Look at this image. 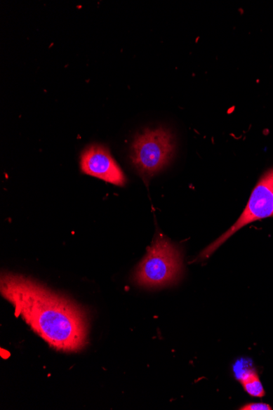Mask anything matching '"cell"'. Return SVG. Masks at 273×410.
I'll return each instance as SVG.
<instances>
[{"label":"cell","mask_w":273,"mask_h":410,"mask_svg":"<svg viewBox=\"0 0 273 410\" xmlns=\"http://www.w3.org/2000/svg\"><path fill=\"white\" fill-rule=\"evenodd\" d=\"M1 294L34 333L51 348L65 352L82 350L88 337L86 312L65 296L20 275L1 276Z\"/></svg>","instance_id":"obj_1"},{"label":"cell","mask_w":273,"mask_h":410,"mask_svg":"<svg viewBox=\"0 0 273 410\" xmlns=\"http://www.w3.org/2000/svg\"><path fill=\"white\" fill-rule=\"evenodd\" d=\"M183 272L181 251L166 236L157 234L138 264L133 280L147 289H160L177 283Z\"/></svg>","instance_id":"obj_2"},{"label":"cell","mask_w":273,"mask_h":410,"mask_svg":"<svg viewBox=\"0 0 273 410\" xmlns=\"http://www.w3.org/2000/svg\"><path fill=\"white\" fill-rule=\"evenodd\" d=\"M173 135L165 128L146 130L138 135L131 148V161L144 181L165 168L175 154Z\"/></svg>","instance_id":"obj_3"},{"label":"cell","mask_w":273,"mask_h":410,"mask_svg":"<svg viewBox=\"0 0 273 410\" xmlns=\"http://www.w3.org/2000/svg\"><path fill=\"white\" fill-rule=\"evenodd\" d=\"M273 216V169L265 173L253 190L246 209L229 230L203 250L198 260L210 258L221 245L243 227Z\"/></svg>","instance_id":"obj_4"},{"label":"cell","mask_w":273,"mask_h":410,"mask_svg":"<svg viewBox=\"0 0 273 410\" xmlns=\"http://www.w3.org/2000/svg\"><path fill=\"white\" fill-rule=\"evenodd\" d=\"M81 166L87 175L115 185H126L125 174L106 147L94 145L87 147L82 153Z\"/></svg>","instance_id":"obj_5"},{"label":"cell","mask_w":273,"mask_h":410,"mask_svg":"<svg viewBox=\"0 0 273 410\" xmlns=\"http://www.w3.org/2000/svg\"><path fill=\"white\" fill-rule=\"evenodd\" d=\"M236 378L240 382L246 392L252 397L262 398L265 396V391L259 374L255 370L242 362H237L234 367Z\"/></svg>","instance_id":"obj_6"},{"label":"cell","mask_w":273,"mask_h":410,"mask_svg":"<svg viewBox=\"0 0 273 410\" xmlns=\"http://www.w3.org/2000/svg\"><path fill=\"white\" fill-rule=\"evenodd\" d=\"M241 410H272L273 409L266 403H249L241 406Z\"/></svg>","instance_id":"obj_7"}]
</instances>
